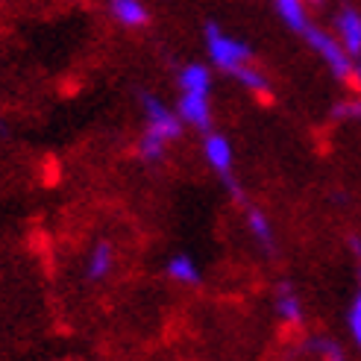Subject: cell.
Here are the masks:
<instances>
[{
	"label": "cell",
	"mask_w": 361,
	"mask_h": 361,
	"mask_svg": "<svg viewBox=\"0 0 361 361\" xmlns=\"http://www.w3.org/2000/svg\"><path fill=\"white\" fill-rule=\"evenodd\" d=\"M141 112H144V133L135 144V153L144 165H159L168 156V147L183 138L185 123L176 109L156 97L153 92H141Z\"/></svg>",
	"instance_id": "obj_1"
},
{
	"label": "cell",
	"mask_w": 361,
	"mask_h": 361,
	"mask_svg": "<svg viewBox=\"0 0 361 361\" xmlns=\"http://www.w3.org/2000/svg\"><path fill=\"white\" fill-rule=\"evenodd\" d=\"M203 42H206V53H209V62L224 71V74H235L238 68H244L247 62H252V47L235 35L224 32L214 21L206 24L203 30Z\"/></svg>",
	"instance_id": "obj_2"
},
{
	"label": "cell",
	"mask_w": 361,
	"mask_h": 361,
	"mask_svg": "<svg viewBox=\"0 0 361 361\" xmlns=\"http://www.w3.org/2000/svg\"><path fill=\"white\" fill-rule=\"evenodd\" d=\"M302 35H305V42H309V47L317 53L323 62H326V68L332 71L338 80H347V77L353 74V59H350L347 47L341 44L338 39H332L326 30H320V27H312V24H309V27L302 30Z\"/></svg>",
	"instance_id": "obj_3"
},
{
	"label": "cell",
	"mask_w": 361,
	"mask_h": 361,
	"mask_svg": "<svg viewBox=\"0 0 361 361\" xmlns=\"http://www.w3.org/2000/svg\"><path fill=\"white\" fill-rule=\"evenodd\" d=\"M203 159L206 165L218 173L224 183L232 179V168H235V150H232V141L221 133H206L203 135Z\"/></svg>",
	"instance_id": "obj_4"
},
{
	"label": "cell",
	"mask_w": 361,
	"mask_h": 361,
	"mask_svg": "<svg viewBox=\"0 0 361 361\" xmlns=\"http://www.w3.org/2000/svg\"><path fill=\"white\" fill-rule=\"evenodd\" d=\"M176 112H179V118H183V123L191 126V130H200V133L212 130V100H209V94L179 92Z\"/></svg>",
	"instance_id": "obj_5"
},
{
	"label": "cell",
	"mask_w": 361,
	"mask_h": 361,
	"mask_svg": "<svg viewBox=\"0 0 361 361\" xmlns=\"http://www.w3.org/2000/svg\"><path fill=\"white\" fill-rule=\"evenodd\" d=\"M115 270V244L112 241H94L85 256V279L88 282H103Z\"/></svg>",
	"instance_id": "obj_6"
},
{
	"label": "cell",
	"mask_w": 361,
	"mask_h": 361,
	"mask_svg": "<svg viewBox=\"0 0 361 361\" xmlns=\"http://www.w3.org/2000/svg\"><path fill=\"white\" fill-rule=\"evenodd\" d=\"M109 15L126 30H141L150 24V9L144 0H109Z\"/></svg>",
	"instance_id": "obj_7"
},
{
	"label": "cell",
	"mask_w": 361,
	"mask_h": 361,
	"mask_svg": "<svg viewBox=\"0 0 361 361\" xmlns=\"http://www.w3.org/2000/svg\"><path fill=\"white\" fill-rule=\"evenodd\" d=\"M165 276L176 285L194 288V285L203 282V270H200V264H197V259L188 256V252H173V256L165 262Z\"/></svg>",
	"instance_id": "obj_8"
},
{
	"label": "cell",
	"mask_w": 361,
	"mask_h": 361,
	"mask_svg": "<svg viewBox=\"0 0 361 361\" xmlns=\"http://www.w3.org/2000/svg\"><path fill=\"white\" fill-rule=\"evenodd\" d=\"M179 92H191V94H212V68L203 62H188L179 68L176 74Z\"/></svg>",
	"instance_id": "obj_9"
},
{
	"label": "cell",
	"mask_w": 361,
	"mask_h": 361,
	"mask_svg": "<svg viewBox=\"0 0 361 361\" xmlns=\"http://www.w3.org/2000/svg\"><path fill=\"white\" fill-rule=\"evenodd\" d=\"M335 24H338V42L347 47L350 56L361 53V15L355 9H341Z\"/></svg>",
	"instance_id": "obj_10"
},
{
	"label": "cell",
	"mask_w": 361,
	"mask_h": 361,
	"mask_svg": "<svg viewBox=\"0 0 361 361\" xmlns=\"http://www.w3.org/2000/svg\"><path fill=\"white\" fill-rule=\"evenodd\" d=\"M274 309H276V317L282 323H291V326H300L302 323V302H300V297H297V291L291 285H285V282L279 285Z\"/></svg>",
	"instance_id": "obj_11"
},
{
	"label": "cell",
	"mask_w": 361,
	"mask_h": 361,
	"mask_svg": "<svg viewBox=\"0 0 361 361\" xmlns=\"http://www.w3.org/2000/svg\"><path fill=\"white\" fill-rule=\"evenodd\" d=\"M247 229L264 250H274V224L262 209H247Z\"/></svg>",
	"instance_id": "obj_12"
},
{
	"label": "cell",
	"mask_w": 361,
	"mask_h": 361,
	"mask_svg": "<svg viewBox=\"0 0 361 361\" xmlns=\"http://www.w3.org/2000/svg\"><path fill=\"white\" fill-rule=\"evenodd\" d=\"M276 12L282 21L294 32H302L309 27V12H305V0H276Z\"/></svg>",
	"instance_id": "obj_13"
},
{
	"label": "cell",
	"mask_w": 361,
	"mask_h": 361,
	"mask_svg": "<svg viewBox=\"0 0 361 361\" xmlns=\"http://www.w3.org/2000/svg\"><path fill=\"white\" fill-rule=\"evenodd\" d=\"M232 77H235V80H238V82L247 88L250 94H267V92H270V82H267V77L262 74L259 68H252V62H247L244 68H238Z\"/></svg>",
	"instance_id": "obj_14"
},
{
	"label": "cell",
	"mask_w": 361,
	"mask_h": 361,
	"mask_svg": "<svg viewBox=\"0 0 361 361\" xmlns=\"http://www.w3.org/2000/svg\"><path fill=\"white\" fill-rule=\"evenodd\" d=\"M332 118H338V121H358V118H361V103H358V100L338 103L335 109H332Z\"/></svg>",
	"instance_id": "obj_15"
},
{
	"label": "cell",
	"mask_w": 361,
	"mask_h": 361,
	"mask_svg": "<svg viewBox=\"0 0 361 361\" xmlns=\"http://www.w3.org/2000/svg\"><path fill=\"white\" fill-rule=\"evenodd\" d=\"M350 335H353V341L361 350V294H358V300L353 302V309H350Z\"/></svg>",
	"instance_id": "obj_16"
},
{
	"label": "cell",
	"mask_w": 361,
	"mask_h": 361,
	"mask_svg": "<svg viewBox=\"0 0 361 361\" xmlns=\"http://www.w3.org/2000/svg\"><path fill=\"white\" fill-rule=\"evenodd\" d=\"M309 350H317L320 355H326V358H341V355H344V353H341V347L332 344V341H312Z\"/></svg>",
	"instance_id": "obj_17"
},
{
	"label": "cell",
	"mask_w": 361,
	"mask_h": 361,
	"mask_svg": "<svg viewBox=\"0 0 361 361\" xmlns=\"http://www.w3.org/2000/svg\"><path fill=\"white\" fill-rule=\"evenodd\" d=\"M0 133H6V123H4V118H0Z\"/></svg>",
	"instance_id": "obj_18"
},
{
	"label": "cell",
	"mask_w": 361,
	"mask_h": 361,
	"mask_svg": "<svg viewBox=\"0 0 361 361\" xmlns=\"http://www.w3.org/2000/svg\"><path fill=\"white\" fill-rule=\"evenodd\" d=\"M309 4H320V0H309Z\"/></svg>",
	"instance_id": "obj_19"
},
{
	"label": "cell",
	"mask_w": 361,
	"mask_h": 361,
	"mask_svg": "<svg viewBox=\"0 0 361 361\" xmlns=\"http://www.w3.org/2000/svg\"><path fill=\"white\" fill-rule=\"evenodd\" d=\"M358 279H361V274H358Z\"/></svg>",
	"instance_id": "obj_20"
}]
</instances>
